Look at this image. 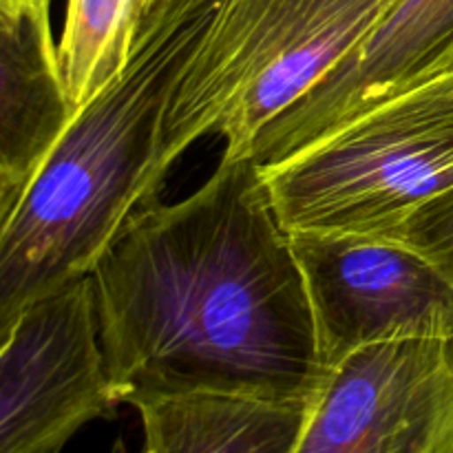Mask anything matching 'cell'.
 Wrapping results in <instances>:
<instances>
[{"label": "cell", "mask_w": 453, "mask_h": 453, "mask_svg": "<svg viewBox=\"0 0 453 453\" xmlns=\"http://www.w3.org/2000/svg\"><path fill=\"white\" fill-rule=\"evenodd\" d=\"M118 405L88 274L31 305L0 345V453H60Z\"/></svg>", "instance_id": "6"}, {"label": "cell", "mask_w": 453, "mask_h": 453, "mask_svg": "<svg viewBox=\"0 0 453 453\" xmlns=\"http://www.w3.org/2000/svg\"><path fill=\"white\" fill-rule=\"evenodd\" d=\"M25 177L12 175V173L3 171L0 168V224L4 221L7 212L12 211V206L16 203L18 195H20L22 186H25Z\"/></svg>", "instance_id": "13"}, {"label": "cell", "mask_w": 453, "mask_h": 453, "mask_svg": "<svg viewBox=\"0 0 453 453\" xmlns=\"http://www.w3.org/2000/svg\"><path fill=\"white\" fill-rule=\"evenodd\" d=\"M327 367L394 341L453 343V274L388 233H288Z\"/></svg>", "instance_id": "5"}, {"label": "cell", "mask_w": 453, "mask_h": 453, "mask_svg": "<svg viewBox=\"0 0 453 453\" xmlns=\"http://www.w3.org/2000/svg\"><path fill=\"white\" fill-rule=\"evenodd\" d=\"M146 9L149 0H66L56 53L73 113L109 88L128 65Z\"/></svg>", "instance_id": "11"}, {"label": "cell", "mask_w": 453, "mask_h": 453, "mask_svg": "<svg viewBox=\"0 0 453 453\" xmlns=\"http://www.w3.org/2000/svg\"><path fill=\"white\" fill-rule=\"evenodd\" d=\"M119 405L177 394L312 403L330 376L303 274L255 157L128 217L91 270Z\"/></svg>", "instance_id": "1"}, {"label": "cell", "mask_w": 453, "mask_h": 453, "mask_svg": "<svg viewBox=\"0 0 453 453\" xmlns=\"http://www.w3.org/2000/svg\"><path fill=\"white\" fill-rule=\"evenodd\" d=\"M453 53V0H394L379 25L312 91L274 118L250 157L270 166L396 93L432 78Z\"/></svg>", "instance_id": "8"}, {"label": "cell", "mask_w": 453, "mask_h": 453, "mask_svg": "<svg viewBox=\"0 0 453 453\" xmlns=\"http://www.w3.org/2000/svg\"><path fill=\"white\" fill-rule=\"evenodd\" d=\"M310 405L195 392L133 407L144 434L140 453H295Z\"/></svg>", "instance_id": "10"}, {"label": "cell", "mask_w": 453, "mask_h": 453, "mask_svg": "<svg viewBox=\"0 0 453 453\" xmlns=\"http://www.w3.org/2000/svg\"><path fill=\"white\" fill-rule=\"evenodd\" d=\"M150 3H153V0H149V4H150Z\"/></svg>", "instance_id": "15"}, {"label": "cell", "mask_w": 453, "mask_h": 453, "mask_svg": "<svg viewBox=\"0 0 453 453\" xmlns=\"http://www.w3.org/2000/svg\"><path fill=\"white\" fill-rule=\"evenodd\" d=\"M49 7L51 0H0V168L25 180L75 115Z\"/></svg>", "instance_id": "9"}, {"label": "cell", "mask_w": 453, "mask_h": 453, "mask_svg": "<svg viewBox=\"0 0 453 453\" xmlns=\"http://www.w3.org/2000/svg\"><path fill=\"white\" fill-rule=\"evenodd\" d=\"M388 234L407 239L453 274V188L425 203Z\"/></svg>", "instance_id": "12"}, {"label": "cell", "mask_w": 453, "mask_h": 453, "mask_svg": "<svg viewBox=\"0 0 453 453\" xmlns=\"http://www.w3.org/2000/svg\"><path fill=\"white\" fill-rule=\"evenodd\" d=\"M217 0H153L131 60L73 115L0 224V345L18 319L88 277L128 217L157 202L162 127Z\"/></svg>", "instance_id": "2"}, {"label": "cell", "mask_w": 453, "mask_h": 453, "mask_svg": "<svg viewBox=\"0 0 453 453\" xmlns=\"http://www.w3.org/2000/svg\"><path fill=\"white\" fill-rule=\"evenodd\" d=\"M295 453H453V343L394 341L336 363Z\"/></svg>", "instance_id": "7"}, {"label": "cell", "mask_w": 453, "mask_h": 453, "mask_svg": "<svg viewBox=\"0 0 453 453\" xmlns=\"http://www.w3.org/2000/svg\"><path fill=\"white\" fill-rule=\"evenodd\" d=\"M441 71H453V53H451L449 58H447L445 62H442L441 66H438V71H436V73H441ZM436 73H434V75H436Z\"/></svg>", "instance_id": "14"}, {"label": "cell", "mask_w": 453, "mask_h": 453, "mask_svg": "<svg viewBox=\"0 0 453 453\" xmlns=\"http://www.w3.org/2000/svg\"><path fill=\"white\" fill-rule=\"evenodd\" d=\"M259 168L286 233H394L453 188V71Z\"/></svg>", "instance_id": "4"}, {"label": "cell", "mask_w": 453, "mask_h": 453, "mask_svg": "<svg viewBox=\"0 0 453 453\" xmlns=\"http://www.w3.org/2000/svg\"><path fill=\"white\" fill-rule=\"evenodd\" d=\"M394 0H217L173 91L159 162L202 137L250 157L259 133L308 96L379 25Z\"/></svg>", "instance_id": "3"}]
</instances>
